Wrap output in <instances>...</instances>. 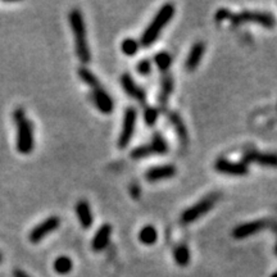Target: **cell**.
I'll return each mask as SVG.
<instances>
[{"label": "cell", "mask_w": 277, "mask_h": 277, "mask_svg": "<svg viewBox=\"0 0 277 277\" xmlns=\"http://www.w3.org/2000/svg\"><path fill=\"white\" fill-rule=\"evenodd\" d=\"M68 22L74 37V49L76 54L83 63H89L91 59L90 48L88 44V33H86L84 16L78 9H72L68 14Z\"/></svg>", "instance_id": "cell-1"}, {"label": "cell", "mask_w": 277, "mask_h": 277, "mask_svg": "<svg viewBox=\"0 0 277 277\" xmlns=\"http://www.w3.org/2000/svg\"><path fill=\"white\" fill-rule=\"evenodd\" d=\"M13 118L17 125V150L21 154H30L35 146L32 122L26 118L25 110L22 108L14 110Z\"/></svg>", "instance_id": "cell-2"}, {"label": "cell", "mask_w": 277, "mask_h": 277, "mask_svg": "<svg viewBox=\"0 0 277 277\" xmlns=\"http://www.w3.org/2000/svg\"><path fill=\"white\" fill-rule=\"evenodd\" d=\"M173 16H175V7H173L172 4H165V6L158 11L156 16L154 17L153 21L149 23L146 30L144 31V33L141 35L140 44L143 45L144 48H148L150 47V45H153L154 43L156 42V38L160 37L163 28L170 23V21L172 19Z\"/></svg>", "instance_id": "cell-3"}, {"label": "cell", "mask_w": 277, "mask_h": 277, "mask_svg": "<svg viewBox=\"0 0 277 277\" xmlns=\"http://www.w3.org/2000/svg\"><path fill=\"white\" fill-rule=\"evenodd\" d=\"M230 21L233 26H240L243 23H255V25L263 26L267 28H272L276 26L274 17L267 12L244 11L242 13L231 14Z\"/></svg>", "instance_id": "cell-4"}, {"label": "cell", "mask_w": 277, "mask_h": 277, "mask_svg": "<svg viewBox=\"0 0 277 277\" xmlns=\"http://www.w3.org/2000/svg\"><path fill=\"white\" fill-rule=\"evenodd\" d=\"M217 199H218V195L211 194L208 195V196L203 197L202 201L195 203L194 206H191L190 208L185 209L181 214V222L192 223L195 222V221H197L201 217H203L204 214L208 213V212L216 206Z\"/></svg>", "instance_id": "cell-5"}, {"label": "cell", "mask_w": 277, "mask_h": 277, "mask_svg": "<svg viewBox=\"0 0 277 277\" xmlns=\"http://www.w3.org/2000/svg\"><path fill=\"white\" fill-rule=\"evenodd\" d=\"M136 121H137V112L135 108L130 107L125 110L124 120H122V129L121 134L118 136V148L125 149L131 141L132 136H134L135 129H136Z\"/></svg>", "instance_id": "cell-6"}, {"label": "cell", "mask_w": 277, "mask_h": 277, "mask_svg": "<svg viewBox=\"0 0 277 277\" xmlns=\"http://www.w3.org/2000/svg\"><path fill=\"white\" fill-rule=\"evenodd\" d=\"M61 226V218L57 216H50L48 217L47 220L40 222L38 225H36L35 227L31 230L30 235H28V239L33 244H37L42 240H44L49 233L54 232L58 227Z\"/></svg>", "instance_id": "cell-7"}, {"label": "cell", "mask_w": 277, "mask_h": 277, "mask_svg": "<svg viewBox=\"0 0 277 277\" xmlns=\"http://www.w3.org/2000/svg\"><path fill=\"white\" fill-rule=\"evenodd\" d=\"M267 225H268V222L266 220H255L247 223H242V225L236 226L232 230V238L236 240L247 239V238L254 235V233L261 232L262 230L267 227Z\"/></svg>", "instance_id": "cell-8"}, {"label": "cell", "mask_w": 277, "mask_h": 277, "mask_svg": "<svg viewBox=\"0 0 277 277\" xmlns=\"http://www.w3.org/2000/svg\"><path fill=\"white\" fill-rule=\"evenodd\" d=\"M214 170L220 173L228 176H245L249 172V168L243 162H232V161L220 158L214 162Z\"/></svg>", "instance_id": "cell-9"}, {"label": "cell", "mask_w": 277, "mask_h": 277, "mask_svg": "<svg viewBox=\"0 0 277 277\" xmlns=\"http://www.w3.org/2000/svg\"><path fill=\"white\" fill-rule=\"evenodd\" d=\"M243 163H258L263 167L277 168V154L274 153H259V151H248L243 155Z\"/></svg>", "instance_id": "cell-10"}, {"label": "cell", "mask_w": 277, "mask_h": 277, "mask_svg": "<svg viewBox=\"0 0 277 277\" xmlns=\"http://www.w3.org/2000/svg\"><path fill=\"white\" fill-rule=\"evenodd\" d=\"M91 98H93L95 107L98 108L103 114H109V113H112V110L114 109V103H113L112 98H110L109 94H108L102 86L99 89L93 90Z\"/></svg>", "instance_id": "cell-11"}, {"label": "cell", "mask_w": 277, "mask_h": 277, "mask_svg": "<svg viewBox=\"0 0 277 277\" xmlns=\"http://www.w3.org/2000/svg\"><path fill=\"white\" fill-rule=\"evenodd\" d=\"M176 172H177V170H176V167L173 165L158 166V167H153L146 171L145 179L149 182L162 181V180H168L175 177Z\"/></svg>", "instance_id": "cell-12"}, {"label": "cell", "mask_w": 277, "mask_h": 277, "mask_svg": "<svg viewBox=\"0 0 277 277\" xmlns=\"http://www.w3.org/2000/svg\"><path fill=\"white\" fill-rule=\"evenodd\" d=\"M110 235H112V226L109 223H104L99 227L96 231L95 236H94L93 242H91V249L94 252H102L108 247L110 240Z\"/></svg>", "instance_id": "cell-13"}, {"label": "cell", "mask_w": 277, "mask_h": 277, "mask_svg": "<svg viewBox=\"0 0 277 277\" xmlns=\"http://www.w3.org/2000/svg\"><path fill=\"white\" fill-rule=\"evenodd\" d=\"M121 85L124 88V90L129 94L131 98L136 99L137 102L143 103L145 100V93H144L143 89L135 83V80L130 76L129 73H125L121 77Z\"/></svg>", "instance_id": "cell-14"}, {"label": "cell", "mask_w": 277, "mask_h": 277, "mask_svg": "<svg viewBox=\"0 0 277 277\" xmlns=\"http://www.w3.org/2000/svg\"><path fill=\"white\" fill-rule=\"evenodd\" d=\"M204 52H206V45L203 42H197L192 45L191 50L187 54L186 62H185V67H186L187 71H194L197 68L202 58H203Z\"/></svg>", "instance_id": "cell-15"}, {"label": "cell", "mask_w": 277, "mask_h": 277, "mask_svg": "<svg viewBox=\"0 0 277 277\" xmlns=\"http://www.w3.org/2000/svg\"><path fill=\"white\" fill-rule=\"evenodd\" d=\"M76 214L77 218H78V222L83 226L84 228H90L93 226L94 217L91 213V208L89 206V203L86 201H80L77 202L76 204Z\"/></svg>", "instance_id": "cell-16"}, {"label": "cell", "mask_w": 277, "mask_h": 277, "mask_svg": "<svg viewBox=\"0 0 277 277\" xmlns=\"http://www.w3.org/2000/svg\"><path fill=\"white\" fill-rule=\"evenodd\" d=\"M170 118V122L172 124L173 129H175L176 134H177V137H179L180 143H181L182 146H186L187 143H189V135H187V129L185 126L182 118L180 117L179 113L172 112L168 115Z\"/></svg>", "instance_id": "cell-17"}, {"label": "cell", "mask_w": 277, "mask_h": 277, "mask_svg": "<svg viewBox=\"0 0 277 277\" xmlns=\"http://www.w3.org/2000/svg\"><path fill=\"white\" fill-rule=\"evenodd\" d=\"M173 91V78L171 74L165 73L161 80V91H160V104L162 108H166L168 98Z\"/></svg>", "instance_id": "cell-18"}, {"label": "cell", "mask_w": 277, "mask_h": 277, "mask_svg": "<svg viewBox=\"0 0 277 277\" xmlns=\"http://www.w3.org/2000/svg\"><path fill=\"white\" fill-rule=\"evenodd\" d=\"M156 239H158V232L151 225L144 226L139 232V240L145 245H153L154 243H156Z\"/></svg>", "instance_id": "cell-19"}, {"label": "cell", "mask_w": 277, "mask_h": 277, "mask_svg": "<svg viewBox=\"0 0 277 277\" xmlns=\"http://www.w3.org/2000/svg\"><path fill=\"white\" fill-rule=\"evenodd\" d=\"M149 145H150L151 151H153V155L154 154L163 155V154H166L168 151L167 141L165 140V137H163L160 132H155V134H154L153 139H151Z\"/></svg>", "instance_id": "cell-20"}, {"label": "cell", "mask_w": 277, "mask_h": 277, "mask_svg": "<svg viewBox=\"0 0 277 277\" xmlns=\"http://www.w3.org/2000/svg\"><path fill=\"white\" fill-rule=\"evenodd\" d=\"M173 259L179 266L186 267L190 263V250L185 244L176 247L173 250Z\"/></svg>", "instance_id": "cell-21"}, {"label": "cell", "mask_w": 277, "mask_h": 277, "mask_svg": "<svg viewBox=\"0 0 277 277\" xmlns=\"http://www.w3.org/2000/svg\"><path fill=\"white\" fill-rule=\"evenodd\" d=\"M78 77L83 80V83H85L89 88H91V90L100 88V83H99L98 77L93 72L89 71L88 68H85V67L78 68Z\"/></svg>", "instance_id": "cell-22"}, {"label": "cell", "mask_w": 277, "mask_h": 277, "mask_svg": "<svg viewBox=\"0 0 277 277\" xmlns=\"http://www.w3.org/2000/svg\"><path fill=\"white\" fill-rule=\"evenodd\" d=\"M72 268H73V262L66 255H62L54 261V271L57 273L67 274L72 271Z\"/></svg>", "instance_id": "cell-23"}, {"label": "cell", "mask_w": 277, "mask_h": 277, "mask_svg": "<svg viewBox=\"0 0 277 277\" xmlns=\"http://www.w3.org/2000/svg\"><path fill=\"white\" fill-rule=\"evenodd\" d=\"M154 62H155L156 67L163 72H167L172 64V55L167 52H161L154 57Z\"/></svg>", "instance_id": "cell-24"}, {"label": "cell", "mask_w": 277, "mask_h": 277, "mask_svg": "<svg viewBox=\"0 0 277 277\" xmlns=\"http://www.w3.org/2000/svg\"><path fill=\"white\" fill-rule=\"evenodd\" d=\"M121 50L124 54L127 55V57H132V55L136 54L137 50H139V43H137L135 38H125L121 44Z\"/></svg>", "instance_id": "cell-25"}, {"label": "cell", "mask_w": 277, "mask_h": 277, "mask_svg": "<svg viewBox=\"0 0 277 277\" xmlns=\"http://www.w3.org/2000/svg\"><path fill=\"white\" fill-rule=\"evenodd\" d=\"M153 155V151H151L150 145H140L135 148L131 151V156L134 160H143V158H148V156Z\"/></svg>", "instance_id": "cell-26"}, {"label": "cell", "mask_w": 277, "mask_h": 277, "mask_svg": "<svg viewBox=\"0 0 277 277\" xmlns=\"http://www.w3.org/2000/svg\"><path fill=\"white\" fill-rule=\"evenodd\" d=\"M158 120V110L155 108H146L144 112V121L146 122L148 126H154Z\"/></svg>", "instance_id": "cell-27"}, {"label": "cell", "mask_w": 277, "mask_h": 277, "mask_svg": "<svg viewBox=\"0 0 277 277\" xmlns=\"http://www.w3.org/2000/svg\"><path fill=\"white\" fill-rule=\"evenodd\" d=\"M137 72L141 74V76H148L151 71V63L149 59H141L136 66Z\"/></svg>", "instance_id": "cell-28"}, {"label": "cell", "mask_w": 277, "mask_h": 277, "mask_svg": "<svg viewBox=\"0 0 277 277\" xmlns=\"http://www.w3.org/2000/svg\"><path fill=\"white\" fill-rule=\"evenodd\" d=\"M231 14L232 13H231L228 9L221 8L216 12V14H214V18H216L218 22H222V21H226V19H230Z\"/></svg>", "instance_id": "cell-29"}, {"label": "cell", "mask_w": 277, "mask_h": 277, "mask_svg": "<svg viewBox=\"0 0 277 277\" xmlns=\"http://www.w3.org/2000/svg\"><path fill=\"white\" fill-rule=\"evenodd\" d=\"M139 195H140V187L137 186L136 184L132 185V186H131V196L135 197V199H137V197H139Z\"/></svg>", "instance_id": "cell-30"}, {"label": "cell", "mask_w": 277, "mask_h": 277, "mask_svg": "<svg viewBox=\"0 0 277 277\" xmlns=\"http://www.w3.org/2000/svg\"><path fill=\"white\" fill-rule=\"evenodd\" d=\"M13 277H31V276L28 273H26L25 271H22V269L16 268L13 271Z\"/></svg>", "instance_id": "cell-31"}, {"label": "cell", "mask_w": 277, "mask_h": 277, "mask_svg": "<svg viewBox=\"0 0 277 277\" xmlns=\"http://www.w3.org/2000/svg\"><path fill=\"white\" fill-rule=\"evenodd\" d=\"M271 277H277V271H276V272H273V273L271 274Z\"/></svg>", "instance_id": "cell-32"}, {"label": "cell", "mask_w": 277, "mask_h": 277, "mask_svg": "<svg viewBox=\"0 0 277 277\" xmlns=\"http://www.w3.org/2000/svg\"><path fill=\"white\" fill-rule=\"evenodd\" d=\"M3 262V255H2V253H0V263Z\"/></svg>", "instance_id": "cell-33"}, {"label": "cell", "mask_w": 277, "mask_h": 277, "mask_svg": "<svg viewBox=\"0 0 277 277\" xmlns=\"http://www.w3.org/2000/svg\"><path fill=\"white\" fill-rule=\"evenodd\" d=\"M274 253H276V254H277V244H276V247H274Z\"/></svg>", "instance_id": "cell-34"}]
</instances>
